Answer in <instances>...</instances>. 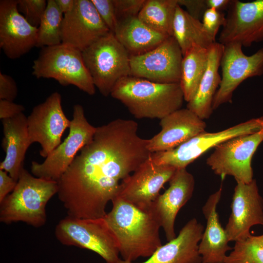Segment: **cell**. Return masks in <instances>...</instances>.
I'll return each instance as SVG.
<instances>
[{
    "label": "cell",
    "mask_w": 263,
    "mask_h": 263,
    "mask_svg": "<svg viewBox=\"0 0 263 263\" xmlns=\"http://www.w3.org/2000/svg\"><path fill=\"white\" fill-rule=\"evenodd\" d=\"M47 5L45 0H17V8L20 14L33 26L38 28Z\"/></svg>",
    "instance_id": "31"
},
{
    "label": "cell",
    "mask_w": 263,
    "mask_h": 263,
    "mask_svg": "<svg viewBox=\"0 0 263 263\" xmlns=\"http://www.w3.org/2000/svg\"><path fill=\"white\" fill-rule=\"evenodd\" d=\"M177 0H146L137 17L149 27L173 36V24Z\"/></svg>",
    "instance_id": "28"
},
{
    "label": "cell",
    "mask_w": 263,
    "mask_h": 263,
    "mask_svg": "<svg viewBox=\"0 0 263 263\" xmlns=\"http://www.w3.org/2000/svg\"><path fill=\"white\" fill-rule=\"evenodd\" d=\"M113 34L130 56L143 54L169 37L151 29L137 17L119 20Z\"/></svg>",
    "instance_id": "25"
},
{
    "label": "cell",
    "mask_w": 263,
    "mask_h": 263,
    "mask_svg": "<svg viewBox=\"0 0 263 263\" xmlns=\"http://www.w3.org/2000/svg\"><path fill=\"white\" fill-rule=\"evenodd\" d=\"M161 130L149 139L151 153L173 150L206 131L207 124L189 109L181 108L160 119Z\"/></svg>",
    "instance_id": "20"
},
{
    "label": "cell",
    "mask_w": 263,
    "mask_h": 263,
    "mask_svg": "<svg viewBox=\"0 0 263 263\" xmlns=\"http://www.w3.org/2000/svg\"><path fill=\"white\" fill-rule=\"evenodd\" d=\"M224 263H263V234H250L235 242Z\"/></svg>",
    "instance_id": "30"
},
{
    "label": "cell",
    "mask_w": 263,
    "mask_h": 263,
    "mask_svg": "<svg viewBox=\"0 0 263 263\" xmlns=\"http://www.w3.org/2000/svg\"><path fill=\"white\" fill-rule=\"evenodd\" d=\"M232 0H206L208 8H213L223 12L229 8Z\"/></svg>",
    "instance_id": "39"
},
{
    "label": "cell",
    "mask_w": 263,
    "mask_h": 263,
    "mask_svg": "<svg viewBox=\"0 0 263 263\" xmlns=\"http://www.w3.org/2000/svg\"><path fill=\"white\" fill-rule=\"evenodd\" d=\"M208 55V49L194 45L183 56L180 84L187 102L198 89L207 68Z\"/></svg>",
    "instance_id": "27"
},
{
    "label": "cell",
    "mask_w": 263,
    "mask_h": 263,
    "mask_svg": "<svg viewBox=\"0 0 263 263\" xmlns=\"http://www.w3.org/2000/svg\"><path fill=\"white\" fill-rule=\"evenodd\" d=\"M18 90L15 80L10 75L0 73V99L13 101Z\"/></svg>",
    "instance_id": "35"
},
{
    "label": "cell",
    "mask_w": 263,
    "mask_h": 263,
    "mask_svg": "<svg viewBox=\"0 0 263 263\" xmlns=\"http://www.w3.org/2000/svg\"><path fill=\"white\" fill-rule=\"evenodd\" d=\"M58 189L57 181L37 177L23 168L15 188L0 203V221L42 226L47 220L46 205Z\"/></svg>",
    "instance_id": "4"
},
{
    "label": "cell",
    "mask_w": 263,
    "mask_h": 263,
    "mask_svg": "<svg viewBox=\"0 0 263 263\" xmlns=\"http://www.w3.org/2000/svg\"><path fill=\"white\" fill-rule=\"evenodd\" d=\"M82 52L95 87L104 96L110 95L119 80L130 75V55L111 32Z\"/></svg>",
    "instance_id": "6"
},
{
    "label": "cell",
    "mask_w": 263,
    "mask_h": 263,
    "mask_svg": "<svg viewBox=\"0 0 263 263\" xmlns=\"http://www.w3.org/2000/svg\"><path fill=\"white\" fill-rule=\"evenodd\" d=\"M146 0H113L116 16L119 20L137 17Z\"/></svg>",
    "instance_id": "34"
},
{
    "label": "cell",
    "mask_w": 263,
    "mask_h": 263,
    "mask_svg": "<svg viewBox=\"0 0 263 263\" xmlns=\"http://www.w3.org/2000/svg\"><path fill=\"white\" fill-rule=\"evenodd\" d=\"M98 14L110 31L114 33L118 20L113 0H91Z\"/></svg>",
    "instance_id": "33"
},
{
    "label": "cell",
    "mask_w": 263,
    "mask_h": 263,
    "mask_svg": "<svg viewBox=\"0 0 263 263\" xmlns=\"http://www.w3.org/2000/svg\"><path fill=\"white\" fill-rule=\"evenodd\" d=\"M218 40L224 45L238 43L243 47L263 42V0H232Z\"/></svg>",
    "instance_id": "14"
},
{
    "label": "cell",
    "mask_w": 263,
    "mask_h": 263,
    "mask_svg": "<svg viewBox=\"0 0 263 263\" xmlns=\"http://www.w3.org/2000/svg\"><path fill=\"white\" fill-rule=\"evenodd\" d=\"M25 110L24 107L9 100L0 99V119L13 117L18 114L22 113Z\"/></svg>",
    "instance_id": "37"
},
{
    "label": "cell",
    "mask_w": 263,
    "mask_h": 263,
    "mask_svg": "<svg viewBox=\"0 0 263 263\" xmlns=\"http://www.w3.org/2000/svg\"><path fill=\"white\" fill-rule=\"evenodd\" d=\"M104 219L115 235L123 260L149 258L162 243L161 225L150 208H143L119 197Z\"/></svg>",
    "instance_id": "2"
},
{
    "label": "cell",
    "mask_w": 263,
    "mask_h": 263,
    "mask_svg": "<svg viewBox=\"0 0 263 263\" xmlns=\"http://www.w3.org/2000/svg\"><path fill=\"white\" fill-rule=\"evenodd\" d=\"M177 3L181 7H185L191 17L200 20L208 8L206 0H177Z\"/></svg>",
    "instance_id": "36"
},
{
    "label": "cell",
    "mask_w": 263,
    "mask_h": 263,
    "mask_svg": "<svg viewBox=\"0 0 263 263\" xmlns=\"http://www.w3.org/2000/svg\"><path fill=\"white\" fill-rule=\"evenodd\" d=\"M17 182L7 172L0 169V203L14 190Z\"/></svg>",
    "instance_id": "38"
},
{
    "label": "cell",
    "mask_w": 263,
    "mask_h": 263,
    "mask_svg": "<svg viewBox=\"0 0 263 263\" xmlns=\"http://www.w3.org/2000/svg\"><path fill=\"white\" fill-rule=\"evenodd\" d=\"M263 142V128L250 134L232 138L216 146L206 164L222 179L233 176L236 182L248 183L253 180L252 157Z\"/></svg>",
    "instance_id": "9"
},
{
    "label": "cell",
    "mask_w": 263,
    "mask_h": 263,
    "mask_svg": "<svg viewBox=\"0 0 263 263\" xmlns=\"http://www.w3.org/2000/svg\"><path fill=\"white\" fill-rule=\"evenodd\" d=\"M224 45L216 41L208 48V60L205 73L193 98L188 102L187 108L203 120L210 117L212 103L221 81L219 72Z\"/></svg>",
    "instance_id": "24"
},
{
    "label": "cell",
    "mask_w": 263,
    "mask_h": 263,
    "mask_svg": "<svg viewBox=\"0 0 263 263\" xmlns=\"http://www.w3.org/2000/svg\"><path fill=\"white\" fill-rule=\"evenodd\" d=\"M176 170L170 166L156 164L150 156L135 171L122 181L116 197L140 207L149 208Z\"/></svg>",
    "instance_id": "15"
},
{
    "label": "cell",
    "mask_w": 263,
    "mask_h": 263,
    "mask_svg": "<svg viewBox=\"0 0 263 263\" xmlns=\"http://www.w3.org/2000/svg\"><path fill=\"white\" fill-rule=\"evenodd\" d=\"M226 15L224 12L218 11L213 8H207L205 12L202 19L203 25L214 41L218 32L221 26L225 22Z\"/></svg>",
    "instance_id": "32"
},
{
    "label": "cell",
    "mask_w": 263,
    "mask_h": 263,
    "mask_svg": "<svg viewBox=\"0 0 263 263\" xmlns=\"http://www.w3.org/2000/svg\"><path fill=\"white\" fill-rule=\"evenodd\" d=\"M55 233L62 244L91 250L106 263H117L120 259L117 240L104 217L80 219L68 216L58 222Z\"/></svg>",
    "instance_id": "7"
},
{
    "label": "cell",
    "mask_w": 263,
    "mask_h": 263,
    "mask_svg": "<svg viewBox=\"0 0 263 263\" xmlns=\"http://www.w3.org/2000/svg\"><path fill=\"white\" fill-rule=\"evenodd\" d=\"M204 230V225L193 218L177 236L159 247L146 261L130 262L120 259L117 263H202L198 247Z\"/></svg>",
    "instance_id": "21"
},
{
    "label": "cell",
    "mask_w": 263,
    "mask_h": 263,
    "mask_svg": "<svg viewBox=\"0 0 263 263\" xmlns=\"http://www.w3.org/2000/svg\"><path fill=\"white\" fill-rule=\"evenodd\" d=\"M173 37L183 56L194 45L208 49L216 42L205 30L202 21L191 17L178 4L173 24Z\"/></svg>",
    "instance_id": "26"
},
{
    "label": "cell",
    "mask_w": 263,
    "mask_h": 263,
    "mask_svg": "<svg viewBox=\"0 0 263 263\" xmlns=\"http://www.w3.org/2000/svg\"><path fill=\"white\" fill-rule=\"evenodd\" d=\"M138 124L116 119L96 127L57 181V195L68 216L104 218L107 204L117 196L121 183L148 159L149 139L138 134Z\"/></svg>",
    "instance_id": "1"
},
{
    "label": "cell",
    "mask_w": 263,
    "mask_h": 263,
    "mask_svg": "<svg viewBox=\"0 0 263 263\" xmlns=\"http://www.w3.org/2000/svg\"><path fill=\"white\" fill-rule=\"evenodd\" d=\"M55 2L60 11L64 15L72 10L75 0H55Z\"/></svg>",
    "instance_id": "40"
},
{
    "label": "cell",
    "mask_w": 263,
    "mask_h": 263,
    "mask_svg": "<svg viewBox=\"0 0 263 263\" xmlns=\"http://www.w3.org/2000/svg\"><path fill=\"white\" fill-rule=\"evenodd\" d=\"M183 55L173 36L154 49L130 56V75L161 83H180Z\"/></svg>",
    "instance_id": "12"
},
{
    "label": "cell",
    "mask_w": 263,
    "mask_h": 263,
    "mask_svg": "<svg viewBox=\"0 0 263 263\" xmlns=\"http://www.w3.org/2000/svg\"><path fill=\"white\" fill-rule=\"evenodd\" d=\"M38 28L17 8V0H0V47L7 57L17 59L36 47Z\"/></svg>",
    "instance_id": "18"
},
{
    "label": "cell",
    "mask_w": 263,
    "mask_h": 263,
    "mask_svg": "<svg viewBox=\"0 0 263 263\" xmlns=\"http://www.w3.org/2000/svg\"><path fill=\"white\" fill-rule=\"evenodd\" d=\"M3 137L1 146L5 152L0 163V169L7 172L17 181L26 151L31 145L28 130L27 117L22 113L13 117L1 120Z\"/></svg>",
    "instance_id": "23"
},
{
    "label": "cell",
    "mask_w": 263,
    "mask_h": 263,
    "mask_svg": "<svg viewBox=\"0 0 263 263\" xmlns=\"http://www.w3.org/2000/svg\"><path fill=\"white\" fill-rule=\"evenodd\" d=\"M242 47L238 43L224 45L220 62L221 81L214 97L213 110L224 104L231 103L234 92L244 81L263 75V48L247 56Z\"/></svg>",
    "instance_id": "11"
},
{
    "label": "cell",
    "mask_w": 263,
    "mask_h": 263,
    "mask_svg": "<svg viewBox=\"0 0 263 263\" xmlns=\"http://www.w3.org/2000/svg\"><path fill=\"white\" fill-rule=\"evenodd\" d=\"M110 32L91 0H75L72 10L63 15L62 43L82 52Z\"/></svg>",
    "instance_id": "17"
},
{
    "label": "cell",
    "mask_w": 263,
    "mask_h": 263,
    "mask_svg": "<svg viewBox=\"0 0 263 263\" xmlns=\"http://www.w3.org/2000/svg\"><path fill=\"white\" fill-rule=\"evenodd\" d=\"M221 185L218 190L211 194L202 207V212L206 220L199 244V252L202 263H224L227 252L232 249L225 228L219 220L217 207L222 194Z\"/></svg>",
    "instance_id": "22"
},
{
    "label": "cell",
    "mask_w": 263,
    "mask_h": 263,
    "mask_svg": "<svg viewBox=\"0 0 263 263\" xmlns=\"http://www.w3.org/2000/svg\"><path fill=\"white\" fill-rule=\"evenodd\" d=\"M110 95L137 119L160 120L181 109L185 100L180 83H157L131 75L119 80Z\"/></svg>",
    "instance_id": "3"
},
{
    "label": "cell",
    "mask_w": 263,
    "mask_h": 263,
    "mask_svg": "<svg viewBox=\"0 0 263 263\" xmlns=\"http://www.w3.org/2000/svg\"><path fill=\"white\" fill-rule=\"evenodd\" d=\"M169 187L159 194L150 207L169 241L176 237L174 224L180 209L191 199L195 187L193 175L186 169H176Z\"/></svg>",
    "instance_id": "19"
},
{
    "label": "cell",
    "mask_w": 263,
    "mask_h": 263,
    "mask_svg": "<svg viewBox=\"0 0 263 263\" xmlns=\"http://www.w3.org/2000/svg\"><path fill=\"white\" fill-rule=\"evenodd\" d=\"M63 15L59 10L55 0H47L46 10L38 27L36 47L43 48L62 43Z\"/></svg>",
    "instance_id": "29"
},
{
    "label": "cell",
    "mask_w": 263,
    "mask_h": 263,
    "mask_svg": "<svg viewBox=\"0 0 263 263\" xmlns=\"http://www.w3.org/2000/svg\"><path fill=\"white\" fill-rule=\"evenodd\" d=\"M262 128L263 117L251 119L219 132L205 131L173 150L152 153L150 157L158 165H169L176 169H186L203 153L222 142L257 132Z\"/></svg>",
    "instance_id": "10"
},
{
    "label": "cell",
    "mask_w": 263,
    "mask_h": 263,
    "mask_svg": "<svg viewBox=\"0 0 263 263\" xmlns=\"http://www.w3.org/2000/svg\"><path fill=\"white\" fill-rule=\"evenodd\" d=\"M96 128L87 120L83 107L80 104H75L73 107L68 135L42 163L32 162V174L37 177L57 181L78 151L92 140Z\"/></svg>",
    "instance_id": "8"
},
{
    "label": "cell",
    "mask_w": 263,
    "mask_h": 263,
    "mask_svg": "<svg viewBox=\"0 0 263 263\" xmlns=\"http://www.w3.org/2000/svg\"><path fill=\"white\" fill-rule=\"evenodd\" d=\"M32 69L37 78H53L63 86L74 85L90 95L95 93L82 51L69 45L61 43L42 48Z\"/></svg>",
    "instance_id": "5"
},
{
    "label": "cell",
    "mask_w": 263,
    "mask_h": 263,
    "mask_svg": "<svg viewBox=\"0 0 263 263\" xmlns=\"http://www.w3.org/2000/svg\"><path fill=\"white\" fill-rule=\"evenodd\" d=\"M71 123L62 109L60 94L53 93L43 102L34 107L27 116L31 144L39 143L40 155L46 158L61 143L62 134Z\"/></svg>",
    "instance_id": "13"
},
{
    "label": "cell",
    "mask_w": 263,
    "mask_h": 263,
    "mask_svg": "<svg viewBox=\"0 0 263 263\" xmlns=\"http://www.w3.org/2000/svg\"><path fill=\"white\" fill-rule=\"evenodd\" d=\"M231 209L225 228L229 242L247 237L254 225H263V199L255 179L248 183L237 182Z\"/></svg>",
    "instance_id": "16"
}]
</instances>
